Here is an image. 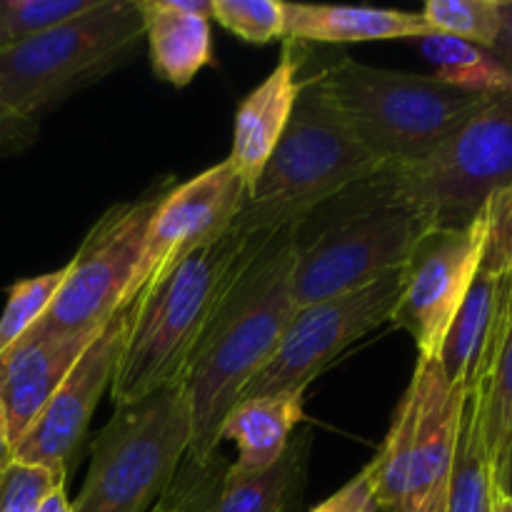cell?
Wrapping results in <instances>:
<instances>
[{
  "label": "cell",
  "mask_w": 512,
  "mask_h": 512,
  "mask_svg": "<svg viewBox=\"0 0 512 512\" xmlns=\"http://www.w3.org/2000/svg\"><path fill=\"white\" fill-rule=\"evenodd\" d=\"M298 228L255 240L180 375L178 385L190 410L185 458L193 463L218 453L225 418L275 353L298 310L293 298Z\"/></svg>",
  "instance_id": "obj_1"
},
{
  "label": "cell",
  "mask_w": 512,
  "mask_h": 512,
  "mask_svg": "<svg viewBox=\"0 0 512 512\" xmlns=\"http://www.w3.org/2000/svg\"><path fill=\"white\" fill-rule=\"evenodd\" d=\"M258 238L233 223L223 235L190 250L158 283L135 298L110 385L115 408L133 405L165 385L178 383L225 290Z\"/></svg>",
  "instance_id": "obj_2"
},
{
  "label": "cell",
  "mask_w": 512,
  "mask_h": 512,
  "mask_svg": "<svg viewBox=\"0 0 512 512\" xmlns=\"http://www.w3.org/2000/svg\"><path fill=\"white\" fill-rule=\"evenodd\" d=\"M383 170L343 123L313 78L303 80L293 115L248 193L235 225L250 235L303 225L310 215Z\"/></svg>",
  "instance_id": "obj_3"
},
{
  "label": "cell",
  "mask_w": 512,
  "mask_h": 512,
  "mask_svg": "<svg viewBox=\"0 0 512 512\" xmlns=\"http://www.w3.org/2000/svg\"><path fill=\"white\" fill-rule=\"evenodd\" d=\"M313 80L383 168L428 155L493 98L465 93L430 75L373 68L345 55L320 68Z\"/></svg>",
  "instance_id": "obj_4"
},
{
  "label": "cell",
  "mask_w": 512,
  "mask_h": 512,
  "mask_svg": "<svg viewBox=\"0 0 512 512\" xmlns=\"http://www.w3.org/2000/svg\"><path fill=\"white\" fill-rule=\"evenodd\" d=\"M318 230L298 233L293 273L295 308L365 288L403 268L433 220L398 198L380 173L338 195Z\"/></svg>",
  "instance_id": "obj_5"
},
{
  "label": "cell",
  "mask_w": 512,
  "mask_h": 512,
  "mask_svg": "<svg viewBox=\"0 0 512 512\" xmlns=\"http://www.w3.org/2000/svg\"><path fill=\"white\" fill-rule=\"evenodd\" d=\"M145 38L135 0H100L90 13L0 50V103L40 113L130 63Z\"/></svg>",
  "instance_id": "obj_6"
},
{
  "label": "cell",
  "mask_w": 512,
  "mask_h": 512,
  "mask_svg": "<svg viewBox=\"0 0 512 512\" xmlns=\"http://www.w3.org/2000/svg\"><path fill=\"white\" fill-rule=\"evenodd\" d=\"M190 450V410L178 383L115 408L95 435L73 512H153Z\"/></svg>",
  "instance_id": "obj_7"
},
{
  "label": "cell",
  "mask_w": 512,
  "mask_h": 512,
  "mask_svg": "<svg viewBox=\"0 0 512 512\" xmlns=\"http://www.w3.org/2000/svg\"><path fill=\"white\" fill-rule=\"evenodd\" d=\"M465 390L435 358H418L388 435L365 465L385 512H445Z\"/></svg>",
  "instance_id": "obj_8"
},
{
  "label": "cell",
  "mask_w": 512,
  "mask_h": 512,
  "mask_svg": "<svg viewBox=\"0 0 512 512\" xmlns=\"http://www.w3.org/2000/svg\"><path fill=\"white\" fill-rule=\"evenodd\" d=\"M398 198L435 228H465L512 185V95H493L428 155L380 170Z\"/></svg>",
  "instance_id": "obj_9"
},
{
  "label": "cell",
  "mask_w": 512,
  "mask_h": 512,
  "mask_svg": "<svg viewBox=\"0 0 512 512\" xmlns=\"http://www.w3.org/2000/svg\"><path fill=\"white\" fill-rule=\"evenodd\" d=\"M158 200L160 195L118 203L95 220L65 265L53 303L28 335L93 333L123 310Z\"/></svg>",
  "instance_id": "obj_10"
},
{
  "label": "cell",
  "mask_w": 512,
  "mask_h": 512,
  "mask_svg": "<svg viewBox=\"0 0 512 512\" xmlns=\"http://www.w3.org/2000/svg\"><path fill=\"white\" fill-rule=\"evenodd\" d=\"M403 268L383 275L365 288L295 310L275 353L250 380L240 400L308 390V385L355 340L365 338L383 323H390V315L403 293Z\"/></svg>",
  "instance_id": "obj_11"
},
{
  "label": "cell",
  "mask_w": 512,
  "mask_h": 512,
  "mask_svg": "<svg viewBox=\"0 0 512 512\" xmlns=\"http://www.w3.org/2000/svg\"><path fill=\"white\" fill-rule=\"evenodd\" d=\"M485 250V210L465 228H433L405 263L403 293L390 323L418 345V358L438 360L445 333L463 305Z\"/></svg>",
  "instance_id": "obj_12"
},
{
  "label": "cell",
  "mask_w": 512,
  "mask_h": 512,
  "mask_svg": "<svg viewBox=\"0 0 512 512\" xmlns=\"http://www.w3.org/2000/svg\"><path fill=\"white\" fill-rule=\"evenodd\" d=\"M245 200L248 188L228 160L185 180L168 195H160L123 310L190 250L223 235L235 223Z\"/></svg>",
  "instance_id": "obj_13"
},
{
  "label": "cell",
  "mask_w": 512,
  "mask_h": 512,
  "mask_svg": "<svg viewBox=\"0 0 512 512\" xmlns=\"http://www.w3.org/2000/svg\"><path fill=\"white\" fill-rule=\"evenodd\" d=\"M128 325L130 308H125L100 328L63 385L18 440L15 460L40 465L68 478L73 463H78L100 398L113 385Z\"/></svg>",
  "instance_id": "obj_14"
},
{
  "label": "cell",
  "mask_w": 512,
  "mask_h": 512,
  "mask_svg": "<svg viewBox=\"0 0 512 512\" xmlns=\"http://www.w3.org/2000/svg\"><path fill=\"white\" fill-rule=\"evenodd\" d=\"M310 435L293 440L260 475H243L218 453L205 463L185 458L160 503L175 512H295L308 473Z\"/></svg>",
  "instance_id": "obj_15"
},
{
  "label": "cell",
  "mask_w": 512,
  "mask_h": 512,
  "mask_svg": "<svg viewBox=\"0 0 512 512\" xmlns=\"http://www.w3.org/2000/svg\"><path fill=\"white\" fill-rule=\"evenodd\" d=\"M98 333L25 335L0 355V410L13 448Z\"/></svg>",
  "instance_id": "obj_16"
},
{
  "label": "cell",
  "mask_w": 512,
  "mask_h": 512,
  "mask_svg": "<svg viewBox=\"0 0 512 512\" xmlns=\"http://www.w3.org/2000/svg\"><path fill=\"white\" fill-rule=\"evenodd\" d=\"M510 295L512 280L490 270L480 260L473 285L455 313L438 353L445 380L453 388L468 393L483 380L508 323Z\"/></svg>",
  "instance_id": "obj_17"
},
{
  "label": "cell",
  "mask_w": 512,
  "mask_h": 512,
  "mask_svg": "<svg viewBox=\"0 0 512 512\" xmlns=\"http://www.w3.org/2000/svg\"><path fill=\"white\" fill-rule=\"evenodd\" d=\"M300 60L295 55V43L285 40L280 63L273 73L248 93L235 113L233 125V148H230L228 163L243 180L248 193L258 183L265 163L273 150L278 148L285 128L293 115L295 100L300 95Z\"/></svg>",
  "instance_id": "obj_18"
},
{
  "label": "cell",
  "mask_w": 512,
  "mask_h": 512,
  "mask_svg": "<svg viewBox=\"0 0 512 512\" xmlns=\"http://www.w3.org/2000/svg\"><path fill=\"white\" fill-rule=\"evenodd\" d=\"M285 40L290 43H373V40H418L430 33L420 13L340 5L283 3Z\"/></svg>",
  "instance_id": "obj_19"
},
{
  "label": "cell",
  "mask_w": 512,
  "mask_h": 512,
  "mask_svg": "<svg viewBox=\"0 0 512 512\" xmlns=\"http://www.w3.org/2000/svg\"><path fill=\"white\" fill-rule=\"evenodd\" d=\"M305 418V390L255 395L240 400L225 418L220 443L233 440L238 458L233 468L243 475H260L273 468L293 443V430Z\"/></svg>",
  "instance_id": "obj_20"
},
{
  "label": "cell",
  "mask_w": 512,
  "mask_h": 512,
  "mask_svg": "<svg viewBox=\"0 0 512 512\" xmlns=\"http://www.w3.org/2000/svg\"><path fill=\"white\" fill-rule=\"evenodd\" d=\"M143 18L150 63L160 80L185 88L205 65L213 63L210 20L185 15L165 0H135Z\"/></svg>",
  "instance_id": "obj_21"
},
{
  "label": "cell",
  "mask_w": 512,
  "mask_h": 512,
  "mask_svg": "<svg viewBox=\"0 0 512 512\" xmlns=\"http://www.w3.org/2000/svg\"><path fill=\"white\" fill-rule=\"evenodd\" d=\"M493 498V460L485 443L478 398L473 390H468L463 398V410H460L458 443H455L445 512H493Z\"/></svg>",
  "instance_id": "obj_22"
},
{
  "label": "cell",
  "mask_w": 512,
  "mask_h": 512,
  "mask_svg": "<svg viewBox=\"0 0 512 512\" xmlns=\"http://www.w3.org/2000/svg\"><path fill=\"white\" fill-rule=\"evenodd\" d=\"M418 48L433 65V78H438L440 83L453 85L465 93L512 95L510 73L493 58L490 50L440 33L418 38Z\"/></svg>",
  "instance_id": "obj_23"
},
{
  "label": "cell",
  "mask_w": 512,
  "mask_h": 512,
  "mask_svg": "<svg viewBox=\"0 0 512 512\" xmlns=\"http://www.w3.org/2000/svg\"><path fill=\"white\" fill-rule=\"evenodd\" d=\"M473 393L478 398L485 443H488L490 460H493L500 445L512 433V295L503 338H500L498 350Z\"/></svg>",
  "instance_id": "obj_24"
},
{
  "label": "cell",
  "mask_w": 512,
  "mask_h": 512,
  "mask_svg": "<svg viewBox=\"0 0 512 512\" xmlns=\"http://www.w3.org/2000/svg\"><path fill=\"white\" fill-rule=\"evenodd\" d=\"M420 15L430 33L468 40L490 50L503 25V0H428Z\"/></svg>",
  "instance_id": "obj_25"
},
{
  "label": "cell",
  "mask_w": 512,
  "mask_h": 512,
  "mask_svg": "<svg viewBox=\"0 0 512 512\" xmlns=\"http://www.w3.org/2000/svg\"><path fill=\"white\" fill-rule=\"evenodd\" d=\"M63 278L65 268H58L53 273L38 275V278H23L10 285L8 303H5L3 315H0V355L13 348L20 338H25L30 328L43 318Z\"/></svg>",
  "instance_id": "obj_26"
},
{
  "label": "cell",
  "mask_w": 512,
  "mask_h": 512,
  "mask_svg": "<svg viewBox=\"0 0 512 512\" xmlns=\"http://www.w3.org/2000/svg\"><path fill=\"white\" fill-rule=\"evenodd\" d=\"M100 0H3L10 43L35 38L90 13Z\"/></svg>",
  "instance_id": "obj_27"
},
{
  "label": "cell",
  "mask_w": 512,
  "mask_h": 512,
  "mask_svg": "<svg viewBox=\"0 0 512 512\" xmlns=\"http://www.w3.org/2000/svg\"><path fill=\"white\" fill-rule=\"evenodd\" d=\"M213 18L245 43L268 45L285 38V13L278 0H213Z\"/></svg>",
  "instance_id": "obj_28"
},
{
  "label": "cell",
  "mask_w": 512,
  "mask_h": 512,
  "mask_svg": "<svg viewBox=\"0 0 512 512\" xmlns=\"http://www.w3.org/2000/svg\"><path fill=\"white\" fill-rule=\"evenodd\" d=\"M63 475L40 465L13 463L0 470V512H38L55 488L65 485Z\"/></svg>",
  "instance_id": "obj_29"
},
{
  "label": "cell",
  "mask_w": 512,
  "mask_h": 512,
  "mask_svg": "<svg viewBox=\"0 0 512 512\" xmlns=\"http://www.w3.org/2000/svg\"><path fill=\"white\" fill-rule=\"evenodd\" d=\"M483 265L512 280V185L485 205Z\"/></svg>",
  "instance_id": "obj_30"
},
{
  "label": "cell",
  "mask_w": 512,
  "mask_h": 512,
  "mask_svg": "<svg viewBox=\"0 0 512 512\" xmlns=\"http://www.w3.org/2000/svg\"><path fill=\"white\" fill-rule=\"evenodd\" d=\"M310 512H385L383 505L378 503L373 493V485H370L368 473L365 468L355 475L350 483H345L343 488L335 495H330L328 500H323L320 505H315Z\"/></svg>",
  "instance_id": "obj_31"
},
{
  "label": "cell",
  "mask_w": 512,
  "mask_h": 512,
  "mask_svg": "<svg viewBox=\"0 0 512 512\" xmlns=\"http://www.w3.org/2000/svg\"><path fill=\"white\" fill-rule=\"evenodd\" d=\"M38 138V120L23 118L0 103V155L23 153Z\"/></svg>",
  "instance_id": "obj_32"
},
{
  "label": "cell",
  "mask_w": 512,
  "mask_h": 512,
  "mask_svg": "<svg viewBox=\"0 0 512 512\" xmlns=\"http://www.w3.org/2000/svg\"><path fill=\"white\" fill-rule=\"evenodd\" d=\"M490 53L512 78V0H503V25H500L498 40L493 43Z\"/></svg>",
  "instance_id": "obj_33"
},
{
  "label": "cell",
  "mask_w": 512,
  "mask_h": 512,
  "mask_svg": "<svg viewBox=\"0 0 512 512\" xmlns=\"http://www.w3.org/2000/svg\"><path fill=\"white\" fill-rule=\"evenodd\" d=\"M493 483L500 495L512 498V433L505 438L498 455L493 458Z\"/></svg>",
  "instance_id": "obj_34"
},
{
  "label": "cell",
  "mask_w": 512,
  "mask_h": 512,
  "mask_svg": "<svg viewBox=\"0 0 512 512\" xmlns=\"http://www.w3.org/2000/svg\"><path fill=\"white\" fill-rule=\"evenodd\" d=\"M38 512H73V503H70L68 495H65V485L63 488H55L53 493L45 498V503L40 505Z\"/></svg>",
  "instance_id": "obj_35"
},
{
  "label": "cell",
  "mask_w": 512,
  "mask_h": 512,
  "mask_svg": "<svg viewBox=\"0 0 512 512\" xmlns=\"http://www.w3.org/2000/svg\"><path fill=\"white\" fill-rule=\"evenodd\" d=\"M15 460V448L10 443V435H8V425H5V415L0 410V470L5 468L8 463Z\"/></svg>",
  "instance_id": "obj_36"
},
{
  "label": "cell",
  "mask_w": 512,
  "mask_h": 512,
  "mask_svg": "<svg viewBox=\"0 0 512 512\" xmlns=\"http://www.w3.org/2000/svg\"><path fill=\"white\" fill-rule=\"evenodd\" d=\"M493 512H512V498H505L495 490V498H493Z\"/></svg>",
  "instance_id": "obj_37"
},
{
  "label": "cell",
  "mask_w": 512,
  "mask_h": 512,
  "mask_svg": "<svg viewBox=\"0 0 512 512\" xmlns=\"http://www.w3.org/2000/svg\"><path fill=\"white\" fill-rule=\"evenodd\" d=\"M10 45L8 40V30H5V10H3V0H0V50Z\"/></svg>",
  "instance_id": "obj_38"
},
{
  "label": "cell",
  "mask_w": 512,
  "mask_h": 512,
  "mask_svg": "<svg viewBox=\"0 0 512 512\" xmlns=\"http://www.w3.org/2000/svg\"><path fill=\"white\" fill-rule=\"evenodd\" d=\"M153 512H175V510H170L168 505H163V503H158V508H155Z\"/></svg>",
  "instance_id": "obj_39"
}]
</instances>
